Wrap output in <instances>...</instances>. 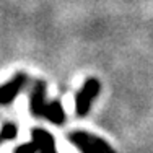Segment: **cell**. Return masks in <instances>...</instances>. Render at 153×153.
<instances>
[{
    "label": "cell",
    "instance_id": "3957f363",
    "mask_svg": "<svg viewBox=\"0 0 153 153\" xmlns=\"http://www.w3.org/2000/svg\"><path fill=\"white\" fill-rule=\"evenodd\" d=\"M70 140L82 153H116L104 140L85 132H74Z\"/></svg>",
    "mask_w": 153,
    "mask_h": 153
},
{
    "label": "cell",
    "instance_id": "8992f818",
    "mask_svg": "<svg viewBox=\"0 0 153 153\" xmlns=\"http://www.w3.org/2000/svg\"><path fill=\"white\" fill-rule=\"evenodd\" d=\"M16 137V126L15 124H5L0 130V143L7 140H12Z\"/></svg>",
    "mask_w": 153,
    "mask_h": 153
},
{
    "label": "cell",
    "instance_id": "277c9868",
    "mask_svg": "<svg viewBox=\"0 0 153 153\" xmlns=\"http://www.w3.org/2000/svg\"><path fill=\"white\" fill-rule=\"evenodd\" d=\"M100 82L94 78H90L85 82V85L82 86L78 93H76V98H75V111L78 116H85L86 112L90 111V106H91V101L96 98V94L100 93Z\"/></svg>",
    "mask_w": 153,
    "mask_h": 153
},
{
    "label": "cell",
    "instance_id": "6da1fadb",
    "mask_svg": "<svg viewBox=\"0 0 153 153\" xmlns=\"http://www.w3.org/2000/svg\"><path fill=\"white\" fill-rule=\"evenodd\" d=\"M44 91L46 86L42 82L34 83V90L31 93V101H30V109L33 116L38 117H46L47 121L52 124H62L65 121V114L59 101H52V103H46L44 100Z\"/></svg>",
    "mask_w": 153,
    "mask_h": 153
},
{
    "label": "cell",
    "instance_id": "5b68a950",
    "mask_svg": "<svg viewBox=\"0 0 153 153\" xmlns=\"http://www.w3.org/2000/svg\"><path fill=\"white\" fill-rule=\"evenodd\" d=\"M26 83V75L25 74H16L12 82L5 83L0 86V104H8L15 100V96L20 93L23 85Z\"/></svg>",
    "mask_w": 153,
    "mask_h": 153
},
{
    "label": "cell",
    "instance_id": "7a4b0ae2",
    "mask_svg": "<svg viewBox=\"0 0 153 153\" xmlns=\"http://www.w3.org/2000/svg\"><path fill=\"white\" fill-rule=\"evenodd\" d=\"M15 153H56L54 137L42 129H33L31 142L18 147Z\"/></svg>",
    "mask_w": 153,
    "mask_h": 153
}]
</instances>
